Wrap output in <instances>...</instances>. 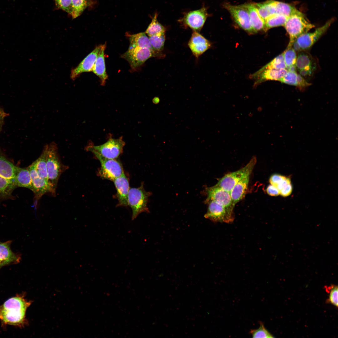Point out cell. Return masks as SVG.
<instances>
[{
	"label": "cell",
	"mask_w": 338,
	"mask_h": 338,
	"mask_svg": "<svg viewBox=\"0 0 338 338\" xmlns=\"http://www.w3.org/2000/svg\"><path fill=\"white\" fill-rule=\"evenodd\" d=\"M31 304L20 296L9 299L0 306V320L5 324L23 325L25 322L26 310Z\"/></svg>",
	"instance_id": "obj_1"
},
{
	"label": "cell",
	"mask_w": 338,
	"mask_h": 338,
	"mask_svg": "<svg viewBox=\"0 0 338 338\" xmlns=\"http://www.w3.org/2000/svg\"><path fill=\"white\" fill-rule=\"evenodd\" d=\"M46 165L48 182L54 195L59 177L67 168L60 161L58 147L55 143L52 142L48 145Z\"/></svg>",
	"instance_id": "obj_2"
},
{
	"label": "cell",
	"mask_w": 338,
	"mask_h": 338,
	"mask_svg": "<svg viewBox=\"0 0 338 338\" xmlns=\"http://www.w3.org/2000/svg\"><path fill=\"white\" fill-rule=\"evenodd\" d=\"M284 27L289 36V40L287 47H292L297 38L308 32L315 26L308 21L301 13L288 17Z\"/></svg>",
	"instance_id": "obj_3"
},
{
	"label": "cell",
	"mask_w": 338,
	"mask_h": 338,
	"mask_svg": "<svg viewBox=\"0 0 338 338\" xmlns=\"http://www.w3.org/2000/svg\"><path fill=\"white\" fill-rule=\"evenodd\" d=\"M151 195V192L145 190L142 183L138 188H130L128 194V204L132 210V220L142 212H149L147 203L148 197Z\"/></svg>",
	"instance_id": "obj_4"
},
{
	"label": "cell",
	"mask_w": 338,
	"mask_h": 338,
	"mask_svg": "<svg viewBox=\"0 0 338 338\" xmlns=\"http://www.w3.org/2000/svg\"><path fill=\"white\" fill-rule=\"evenodd\" d=\"M256 161V157L253 156L244 167L225 175L218 180L215 185L230 192L239 181L246 176L251 175Z\"/></svg>",
	"instance_id": "obj_5"
},
{
	"label": "cell",
	"mask_w": 338,
	"mask_h": 338,
	"mask_svg": "<svg viewBox=\"0 0 338 338\" xmlns=\"http://www.w3.org/2000/svg\"><path fill=\"white\" fill-rule=\"evenodd\" d=\"M125 142L121 138H110L105 143L98 146H89L87 150L95 152L102 156L108 159L117 158L122 152Z\"/></svg>",
	"instance_id": "obj_6"
},
{
	"label": "cell",
	"mask_w": 338,
	"mask_h": 338,
	"mask_svg": "<svg viewBox=\"0 0 338 338\" xmlns=\"http://www.w3.org/2000/svg\"><path fill=\"white\" fill-rule=\"evenodd\" d=\"M92 153L100 162L98 175L101 178L113 181L124 173L122 165L115 159L106 158L96 152Z\"/></svg>",
	"instance_id": "obj_7"
},
{
	"label": "cell",
	"mask_w": 338,
	"mask_h": 338,
	"mask_svg": "<svg viewBox=\"0 0 338 338\" xmlns=\"http://www.w3.org/2000/svg\"><path fill=\"white\" fill-rule=\"evenodd\" d=\"M333 20H329L313 32H308L300 35L294 42L292 45L293 49L296 51L300 52L310 48L327 31Z\"/></svg>",
	"instance_id": "obj_8"
},
{
	"label": "cell",
	"mask_w": 338,
	"mask_h": 338,
	"mask_svg": "<svg viewBox=\"0 0 338 338\" xmlns=\"http://www.w3.org/2000/svg\"><path fill=\"white\" fill-rule=\"evenodd\" d=\"M205 203L208 204L207 211L204 215L205 218L215 222L230 223L233 221V211L214 201Z\"/></svg>",
	"instance_id": "obj_9"
},
{
	"label": "cell",
	"mask_w": 338,
	"mask_h": 338,
	"mask_svg": "<svg viewBox=\"0 0 338 338\" xmlns=\"http://www.w3.org/2000/svg\"><path fill=\"white\" fill-rule=\"evenodd\" d=\"M156 56L154 50L149 48L129 47L121 57L126 60L131 68L135 70L149 59Z\"/></svg>",
	"instance_id": "obj_10"
},
{
	"label": "cell",
	"mask_w": 338,
	"mask_h": 338,
	"mask_svg": "<svg viewBox=\"0 0 338 338\" xmlns=\"http://www.w3.org/2000/svg\"><path fill=\"white\" fill-rule=\"evenodd\" d=\"M223 6L230 13L235 22L241 28L248 33H253L248 11L243 5H234L225 3Z\"/></svg>",
	"instance_id": "obj_11"
},
{
	"label": "cell",
	"mask_w": 338,
	"mask_h": 338,
	"mask_svg": "<svg viewBox=\"0 0 338 338\" xmlns=\"http://www.w3.org/2000/svg\"><path fill=\"white\" fill-rule=\"evenodd\" d=\"M208 16L207 8L201 9L186 13L179 21L193 31H200L202 28Z\"/></svg>",
	"instance_id": "obj_12"
},
{
	"label": "cell",
	"mask_w": 338,
	"mask_h": 338,
	"mask_svg": "<svg viewBox=\"0 0 338 338\" xmlns=\"http://www.w3.org/2000/svg\"><path fill=\"white\" fill-rule=\"evenodd\" d=\"M27 168L31 177L33 187L36 200L39 199L44 194L50 192L54 195L52 190L48 182L41 177L36 170L33 163Z\"/></svg>",
	"instance_id": "obj_13"
},
{
	"label": "cell",
	"mask_w": 338,
	"mask_h": 338,
	"mask_svg": "<svg viewBox=\"0 0 338 338\" xmlns=\"http://www.w3.org/2000/svg\"><path fill=\"white\" fill-rule=\"evenodd\" d=\"M205 193L207 196L205 202L214 201L233 211L234 206L233 203L230 192L215 185L206 187Z\"/></svg>",
	"instance_id": "obj_14"
},
{
	"label": "cell",
	"mask_w": 338,
	"mask_h": 338,
	"mask_svg": "<svg viewBox=\"0 0 338 338\" xmlns=\"http://www.w3.org/2000/svg\"><path fill=\"white\" fill-rule=\"evenodd\" d=\"M316 66L313 58L308 53L301 51L297 55L296 69L305 79L310 78L312 76Z\"/></svg>",
	"instance_id": "obj_15"
},
{
	"label": "cell",
	"mask_w": 338,
	"mask_h": 338,
	"mask_svg": "<svg viewBox=\"0 0 338 338\" xmlns=\"http://www.w3.org/2000/svg\"><path fill=\"white\" fill-rule=\"evenodd\" d=\"M101 46L102 44L96 46L76 67L72 69L70 76L72 79H75L82 73L92 71Z\"/></svg>",
	"instance_id": "obj_16"
},
{
	"label": "cell",
	"mask_w": 338,
	"mask_h": 338,
	"mask_svg": "<svg viewBox=\"0 0 338 338\" xmlns=\"http://www.w3.org/2000/svg\"><path fill=\"white\" fill-rule=\"evenodd\" d=\"M12 241L0 242V269L9 265L19 263L21 260V255L12 251L11 245Z\"/></svg>",
	"instance_id": "obj_17"
},
{
	"label": "cell",
	"mask_w": 338,
	"mask_h": 338,
	"mask_svg": "<svg viewBox=\"0 0 338 338\" xmlns=\"http://www.w3.org/2000/svg\"><path fill=\"white\" fill-rule=\"evenodd\" d=\"M188 46L193 55L197 58L210 47L211 44L197 32L193 31Z\"/></svg>",
	"instance_id": "obj_18"
},
{
	"label": "cell",
	"mask_w": 338,
	"mask_h": 338,
	"mask_svg": "<svg viewBox=\"0 0 338 338\" xmlns=\"http://www.w3.org/2000/svg\"><path fill=\"white\" fill-rule=\"evenodd\" d=\"M113 182L117 191L119 202L117 206H128V194L130 188L128 178L124 173L115 179Z\"/></svg>",
	"instance_id": "obj_19"
},
{
	"label": "cell",
	"mask_w": 338,
	"mask_h": 338,
	"mask_svg": "<svg viewBox=\"0 0 338 338\" xmlns=\"http://www.w3.org/2000/svg\"><path fill=\"white\" fill-rule=\"evenodd\" d=\"M286 69H260L252 75L258 83L268 80L279 81L286 73Z\"/></svg>",
	"instance_id": "obj_20"
},
{
	"label": "cell",
	"mask_w": 338,
	"mask_h": 338,
	"mask_svg": "<svg viewBox=\"0 0 338 338\" xmlns=\"http://www.w3.org/2000/svg\"><path fill=\"white\" fill-rule=\"evenodd\" d=\"M106 47V43L102 44L92 71L99 78L101 84L102 85L105 84L108 77L106 74L105 62V51Z\"/></svg>",
	"instance_id": "obj_21"
},
{
	"label": "cell",
	"mask_w": 338,
	"mask_h": 338,
	"mask_svg": "<svg viewBox=\"0 0 338 338\" xmlns=\"http://www.w3.org/2000/svg\"><path fill=\"white\" fill-rule=\"evenodd\" d=\"M243 5L248 11L253 32H265V22L259 15L253 3H247Z\"/></svg>",
	"instance_id": "obj_22"
},
{
	"label": "cell",
	"mask_w": 338,
	"mask_h": 338,
	"mask_svg": "<svg viewBox=\"0 0 338 338\" xmlns=\"http://www.w3.org/2000/svg\"><path fill=\"white\" fill-rule=\"evenodd\" d=\"M250 175L244 177L233 187L230 192L233 205L241 200L244 197L247 190Z\"/></svg>",
	"instance_id": "obj_23"
},
{
	"label": "cell",
	"mask_w": 338,
	"mask_h": 338,
	"mask_svg": "<svg viewBox=\"0 0 338 338\" xmlns=\"http://www.w3.org/2000/svg\"><path fill=\"white\" fill-rule=\"evenodd\" d=\"M278 81L303 89L310 85L307 80L296 71H288Z\"/></svg>",
	"instance_id": "obj_24"
},
{
	"label": "cell",
	"mask_w": 338,
	"mask_h": 338,
	"mask_svg": "<svg viewBox=\"0 0 338 338\" xmlns=\"http://www.w3.org/2000/svg\"><path fill=\"white\" fill-rule=\"evenodd\" d=\"M14 182L16 187H25L32 191L31 177L27 168L16 167Z\"/></svg>",
	"instance_id": "obj_25"
},
{
	"label": "cell",
	"mask_w": 338,
	"mask_h": 338,
	"mask_svg": "<svg viewBox=\"0 0 338 338\" xmlns=\"http://www.w3.org/2000/svg\"><path fill=\"white\" fill-rule=\"evenodd\" d=\"M275 3L274 0H267L263 2L253 3L258 13L265 21L275 14Z\"/></svg>",
	"instance_id": "obj_26"
},
{
	"label": "cell",
	"mask_w": 338,
	"mask_h": 338,
	"mask_svg": "<svg viewBox=\"0 0 338 338\" xmlns=\"http://www.w3.org/2000/svg\"><path fill=\"white\" fill-rule=\"evenodd\" d=\"M16 167L8 159L0 149V175L14 182Z\"/></svg>",
	"instance_id": "obj_27"
},
{
	"label": "cell",
	"mask_w": 338,
	"mask_h": 338,
	"mask_svg": "<svg viewBox=\"0 0 338 338\" xmlns=\"http://www.w3.org/2000/svg\"><path fill=\"white\" fill-rule=\"evenodd\" d=\"M126 35L130 41L129 47L147 48L153 50L149 37L147 36L146 33L141 32L133 34L127 33Z\"/></svg>",
	"instance_id": "obj_28"
},
{
	"label": "cell",
	"mask_w": 338,
	"mask_h": 338,
	"mask_svg": "<svg viewBox=\"0 0 338 338\" xmlns=\"http://www.w3.org/2000/svg\"><path fill=\"white\" fill-rule=\"evenodd\" d=\"M16 188L13 181L0 175V202L13 198L12 193Z\"/></svg>",
	"instance_id": "obj_29"
},
{
	"label": "cell",
	"mask_w": 338,
	"mask_h": 338,
	"mask_svg": "<svg viewBox=\"0 0 338 338\" xmlns=\"http://www.w3.org/2000/svg\"><path fill=\"white\" fill-rule=\"evenodd\" d=\"M48 147V145L44 146L42 152L40 156L33 162L38 174L47 182H48V177L46 161Z\"/></svg>",
	"instance_id": "obj_30"
},
{
	"label": "cell",
	"mask_w": 338,
	"mask_h": 338,
	"mask_svg": "<svg viewBox=\"0 0 338 338\" xmlns=\"http://www.w3.org/2000/svg\"><path fill=\"white\" fill-rule=\"evenodd\" d=\"M283 54L286 69L288 71H296L297 55L293 47H287Z\"/></svg>",
	"instance_id": "obj_31"
},
{
	"label": "cell",
	"mask_w": 338,
	"mask_h": 338,
	"mask_svg": "<svg viewBox=\"0 0 338 338\" xmlns=\"http://www.w3.org/2000/svg\"><path fill=\"white\" fill-rule=\"evenodd\" d=\"M301 13L295 7L290 4L276 1L275 14H282L288 18L294 14Z\"/></svg>",
	"instance_id": "obj_32"
},
{
	"label": "cell",
	"mask_w": 338,
	"mask_h": 338,
	"mask_svg": "<svg viewBox=\"0 0 338 338\" xmlns=\"http://www.w3.org/2000/svg\"><path fill=\"white\" fill-rule=\"evenodd\" d=\"M157 14H155L150 24L146 31L145 33L149 36L159 34H165V28L157 20Z\"/></svg>",
	"instance_id": "obj_33"
},
{
	"label": "cell",
	"mask_w": 338,
	"mask_h": 338,
	"mask_svg": "<svg viewBox=\"0 0 338 338\" xmlns=\"http://www.w3.org/2000/svg\"><path fill=\"white\" fill-rule=\"evenodd\" d=\"M287 17L281 14H275L265 21V32L271 28L284 26Z\"/></svg>",
	"instance_id": "obj_34"
},
{
	"label": "cell",
	"mask_w": 338,
	"mask_h": 338,
	"mask_svg": "<svg viewBox=\"0 0 338 338\" xmlns=\"http://www.w3.org/2000/svg\"><path fill=\"white\" fill-rule=\"evenodd\" d=\"M72 12L71 16L73 19L80 16L89 5V0H71Z\"/></svg>",
	"instance_id": "obj_35"
},
{
	"label": "cell",
	"mask_w": 338,
	"mask_h": 338,
	"mask_svg": "<svg viewBox=\"0 0 338 338\" xmlns=\"http://www.w3.org/2000/svg\"><path fill=\"white\" fill-rule=\"evenodd\" d=\"M153 49L156 55L164 49L165 41V34L154 35L149 36Z\"/></svg>",
	"instance_id": "obj_36"
},
{
	"label": "cell",
	"mask_w": 338,
	"mask_h": 338,
	"mask_svg": "<svg viewBox=\"0 0 338 338\" xmlns=\"http://www.w3.org/2000/svg\"><path fill=\"white\" fill-rule=\"evenodd\" d=\"M261 69H286L283 53L276 57Z\"/></svg>",
	"instance_id": "obj_37"
},
{
	"label": "cell",
	"mask_w": 338,
	"mask_h": 338,
	"mask_svg": "<svg viewBox=\"0 0 338 338\" xmlns=\"http://www.w3.org/2000/svg\"><path fill=\"white\" fill-rule=\"evenodd\" d=\"M325 290L329 293V298L326 302L330 303L334 306L338 307V286L335 285L327 287L325 286Z\"/></svg>",
	"instance_id": "obj_38"
},
{
	"label": "cell",
	"mask_w": 338,
	"mask_h": 338,
	"mask_svg": "<svg viewBox=\"0 0 338 338\" xmlns=\"http://www.w3.org/2000/svg\"><path fill=\"white\" fill-rule=\"evenodd\" d=\"M260 326L257 329L251 330L249 333L253 338H268L274 337L273 335L265 328L264 324L261 322H259Z\"/></svg>",
	"instance_id": "obj_39"
},
{
	"label": "cell",
	"mask_w": 338,
	"mask_h": 338,
	"mask_svg": "<svg viewBox=\"0 0 338 338\" xmlns=\"http://www.w3.org/2000/svg\"><path fill=\"white\" fill-rule=\"evenodd\" d=\"M55 5L58 9L67 13L70 16L72 12L71 0H54Z\"/></svg>",
	"instance_id": "obj_40"
},
{
	"label": "cell",
	"mask_w": 338,
	"mask_h": 338,
	"mask_svg": "<svg viewBox=\"0 0 338 338\" xmlns=\"http://www.w3.org/2000/svg\"><path fill=\"white\" fill-rule=\"evenodd\" d=\"M286 177L278 174L271 176L269 179L270 184L277 187L278 184L286 178Z\"/></svg>",
	"instance_id": "obj_41"
},
{
	"label": "cell",
	"mask_w": 338,
	"mask_h": 338,
	"mask_svg": "<svg viewBox=\"0 0 338 338\" xmlns=\"http://www.w3.org/2000/svg\"><path fill=\"white\" fill-rule=\"evenodd\" d=\"M266 191L269 195L271 196H277L280 194L278 188L271 184L267 187Z\"/></svg>",
	"instance_id": "obj_42"
},
{
	"label": "cell",
	"mask_w": 338,
	"mask_h": 338,
	"mask_svg": "<svg viewBox=\"0 0 338 338\" xmlns=\"http://www.w3.org/2000/svg\"><path fill=\"white\" fill-rule=\"evenodd\" d=\"M292 191V186L291 183H289L285 186L280 191V194L283 197H287L291 194Z\"/></svg>",
	"instance_id": "obj_43"
},
{
	"label": "cell",
	"mask_w": 338,
	"mask_h": 338,
	"mask_svg": "<svg viewBox=\"0 0 338 338\" xmlns=\"http://www.w3.org/2000/svg\"><path fill=\"white\" fill-rule=\"evenodd\" d=\"M8 115V114L4 111L2 108L0 107V132L4 124V119Z\"/></svg>",
	"instance_id": "obj_44"
},
{
	"label": "cell",
	"mask_w": 338,
	"mask_h": 338,
	"mask_svg": "<svg viewBox=\"0 0 338 338\" xmlns=\"http://www.w3.org/2000/svg\"><path fill=\"white\" fill-rule=\"evenodd\" d=\"M290 183V180L289 178L286 177V178L279 183L277 185V187L279 191H280L287 184Z\"/></svg>",
	"instance_id": "obj_45"
}]
</instances>
